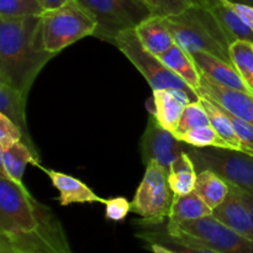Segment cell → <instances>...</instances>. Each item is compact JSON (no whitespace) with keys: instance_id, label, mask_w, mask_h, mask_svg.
<instances>
[{"instance_id":"cell-1","label":"cell","mask_w":253,"mask_h":253,"mask_svg":"<svg viewBox=\"0 0 253 253\" xmlns=\"http://www.w3.org/2000/svg\"><path fill=\"white\" fill-rule=\"evenodd\" d=\"M0 245L17 253H73L61 220L24 183L0 175Z\"/></svg>"},{"instance_id":"cell-2","label":"cell","mask_w":253,"mask_h":253,"mask_svg":"<svg viewBox=\"0 0 253 253\" xmlns=\"http://www.w3.org/2000/svg\"><path fill=\"white\" fill-rule=\"evenodd\" d=\"M54 56L44 48L41 15L0 16V82L27 99L35 79Z\"/></svg>"},{"instance_id":"cell-3","label":"cell","mask_w":253,"mask_h":253,"mask_svg":"<svg viewBox=\"0 0 253 253\" xmlns=\"http://www.w3.org/2000/svg\"><path fill=\"white\" fill-rule=\"evenodd\" d=\"M165 19L174 42L185 52H207L232 64V41L210 10L192 6L182 14Z\"/></svg>"},{"instance_id":"cell-4","label":"cell","mask_w":253,"mask_h":253,"mask_svg":"<svg viewBox=\"0 0 253 253\" xmlns=\"http://www.w3.org/2000/svg\"><path fill=\"white\" fill-rule=\"evenodd\" d=\"M41 26L44 48L57 54L79 40L93 36L98 22L77 0H68L59 7L42 12Z\"/></svg>"},{"instance_id":"cell-5","label":"cell","mask_w":253,"mask_h":253,"mask_svg":"<svg viewBox=\"0 0 253 253\" xmlns=\"http://www.w3.org/2000/svg\"><path fill=\"white\" fill-rule=\"evenodd\" d=\"M197 172L211 170L230 185L253 193V156L244 151L221 147H192L187 151Z\"/></svg>"},{"instance_id":"cell-6","label":"cell","mask_w":253,"mask_h":253,"mask_svg":"<svg viewBox=\"0 0 253 253\" xmlns=\"http://www.w3.org/2000/svg\"><path fill=\"white\" fill-rule=\"evenodd\" d=\"M98 22L93 36L113 42L116 35L128 29H136L147 17L151 10L140 0H77Z\"/></svg>"},{"instance_id":"cell-7","label":"cell","mask_w":253,"mask_h":253,"mask_svg":"<svg viewBox=\"0 0 253 253\" xmlns=\"http://www.w3.org/2000/svg\"><path fill=\"white\" fill-rule=\"evenodd\" d=\"M174 194L168 184L167 173L158 166H146L145 174L131 202V211L141 217L142 224L161 225L168 220Z\"/></svg>"},{"instance_id":"cell-8","label":"cell","mask_w":253,"mask_h":253,"mask_svg":"<svg viewBox=\"0 0 253 253\" xmlns=\"http://www.w3.org/2000/svg\"><path fill=\"white\" fill-rule=\"evenodd\" d=\"M111 43L118 47L119 51L123 52L126 58L145 77L152 90L182 89L197 94L182 78L167 68L157 56L143 47L135 29H128L118 34Z\"/></svg>"},{"instance_id":"cell-9","label":"cell","mask_w":253,"mask_h":253,"mask_svg":"<svg viewBox=\"0 0 253 253\" xmlns=\"http://www.w3.org/2000/svg\"><path fill=\"white\" fill-rule=\"evenodd\" d=\"M168 231H182L220 253H253V241L217 221L212 215L185 221Z\"/></svg>"},{"instance_id":"cell-10","label":"cell","mask_w":253,"mask_h":253,"mask_svg":"<svg viewBox=\"0 0 253 253\" xmlns=\"http://www.w3.org/2000/svg\"><path fill=\"white\" fill-rule=\"evenodd\" d=\"M189 145L177 138L172 131L158 124L151 114L147 126L140 141V153L146 166L153 163L168 174L174 161L187 152Z\"/></svg>"},{"instance_id":"cell-11","label":"cell","mask_w":253,"mask_h":253,"mask_svg":"<svg viewBox=\"0 0 253 253\" xmlns=\"http://www.w3.org/2000/svg\"><path fill=\"white\" fill-rule=\"evenodd\" d=\"M199 96H205L219 104L221 108L232 115L247 121L253 125V94L247 91L230 89L226 86L212 83L202 76L200 88L198 90Z\"/></svg>"},{"instance_id":"cell-12","label":"cell","mask_w":253,"mask_h":253,"mask_svg":"<svg viewBox=\"0 0 253 253\" xmlns=\"http://www.w3.org/2000/svg\"><path fill=\"white\" fill-rule=\"evenodd\" d=\"M198 94L182 89H157L153 90V113L161 126L174 132L178 127L185 106L192 101H198Z\"/></svg>"},{"instance_id":"cell-13","label":"cell","mask_w":253,"mask_h":253,"mask_svg":"<svg viewBox=\"0 0 253 253\" xmlns=\"http://www.w3.org/2000/svg\"><path fill=\"white\" fill-rule=\"evenodd\" d=\"M140 231L136 232V237L146 244H160L177 253H220L202 242L188 236L182 231H168L166 225H146L138 222Z\"/></svg>"},{"instance_id":"cell-14","label":"cell","mask_w":253,"mask_h":253,"mask_svg":"<svg viewBox=\"0 0 253 253\" xmlns=\"http://www.w3.org/2000/svg\"><path fill=\"white\" fill-rule=\"evenodd\" d=\"M190 56L197 68L199 69L200 74L211 81L212 83L230 89L252 93L234 64L207 52H194Z\"/></svg>"},{"instance_id":"cell-15","label":"cell","mask_w":253,"mask_h":253,"mask_svg":"<svg viewBox=\"0 0 253 253\" xmlns=\"http://www.w3.org/2000/svg\"><path fill=\"white\" fill-rule=\"evenodd\" d=\"M212 216L229 229L253 241L251 215L235 185H230L229 195L219 207L212 210Z\"/></svg>"},{"instance_id":"cell-16","label":"cell","mask_w":253,"mask_h":253,"mask_svg":"<svg viewBox=\"0 0 253 253\" xmlns=\"http://www.w3.org/2000/svg\"><path fill=\"white\" fill-rule=\"evenodd\" d=\"M42 169L48 175L53 187L58 190V203L61 207H68L72 204H85V203L105 204L108 200L105 198L99 197L96 193L93 192L91 188H89V185H86L85 183L73 175L63 172H57V170L46 169V168H42Z\"/></svg>"},{"instance_id":"cell-17","label":"cell","mask_w":253,"mask_h":253,"mask_svg":"<svg viewBox=\"0 0 253 253\" xmlns=\"http://www.w3.org/2000/svg\"><path fill=\"white\" fill-rule=\"evenodd\" d=\"M135 30L143 47L157 57L167 52L175 43L166 19L162 16L152 15Z\"/></svg>"},{"instance_id":"cell-18","label":"cell","mask_w":253,"mask_h":253,"mask_svg":"<svg viewBox=\"0 0 253 253\" xmlns=\"http://www.w3.org/2000/svg\"><path fill=\"white\" fill-rule=\"evenodd\" d=\"M41 168L40 156L35 153L24 141L15 143L6 150L0 151V175L22 183L26 166Z\"/></svg>"},{"instance_id":"cell-19","label":"cell","mask_w":253,"mask_h":253,"mask_svg":"<svg viewBox=\"0 0 253 253\" xmlns=\"http://www.w3.org/2000/svg\"><path fill=\"white\" fill-rule=\"evenodd\" d=\"M26 101L27 99L14 86L0 82V114L9 118L14 124L19 126L24 135V142L39 155L30 136L26 121Z\"/></svg>"},{"instance_id":"cell-20","label":"cell","mask_w":253,"mask_h":253,"mask_svg":"<svg viewBox=\"0 0 253 253\" xmlns=\"http://www.w3.org/2000/svg\"><path fill=\"white\" fill-rule=\"evenodd\" d=\"M210 215H212V210L195 192L185 195H174L172 210L166 226L172 229L185 221L203 219Z\"/></svg>"},{"instance_id":"cell-21","label":"cell","mask_w":253,"mask_h":253,"mask_svg":"<svg viewBox=\"0 0 253 253\" xmlns=\"http://www.w3.org/2000/svg\"><path fill=\"white\" fill-rule=\"evenodd\" d=\"M158 58L162 61V63L167 68H169L173 73L182 78L198 94V90L200 88V82H202V74L195 66L192 56L188 52H185L182 47L174 43L167 52L161 54Z\"/></svg>"},{"instance_id":"cell-22","label":"cell","mask_w":253,"mask_h":253,"mask_svg":"<svg viewBox=\"0 0 253 253\" xmlns=\"http://www.w3.org/2000/svg\"><path fill=\"white\" fill-rule=\"evenodd\" d=\"M210 11L214 15L215 19L219 21L220 26L226 32V35L232 42L236 41V40L253 42L252 30L240 16L239 12L234 9L230 0L216 5L212 9H210Z\"/></svg>"},{"instance_id":"cell-23","label":"cell","mask_w":253,"mask_h":253,"mask_svg":"<svg viewBox=\"0 0 253 253\" xmlns=\"http://www.w3.org/2000/svg\"><path fill=\"white\" fill-rule=\"evenodd\" d=\"M198 172L194 162L187 152H183L168 172V184L174 195H185L194 192Z\"/></svg>"},{"instance_id":"cell-24","label":"cell","mask_w":253,"mask_h":253,"mask_svg":"<svg viewBox=\"0 0 253 253\" xmlns=\"http://www.w3.org/2000/svg\"><path fill=\"white\" fill-rule=\"evenodd\" d=\"M194 192L207 203L211 210L219 207L230 193L229 183L211 170L198 173Z\"/></svg>"},{"instance_id":"cell-25","label":"cell","mask_w":253,"mask_h":253,"mask_svg":"<svg viewBox=\"0 0 253 253\" xmlns=\"http://www.w3.org/2000/svg\"><path fill=\"white\" fill-rule=\"evenodd\" d=\"M199 100L200 103L203 104V106L205 108V110H207L210 119V124H211L212 127L217 131V133H219L225 141H227L234 150L244 151V143H242L241 140L237 137L236 132H235L234 130V126H232L226 111H225L219 104L210 100L209 98L200 96Z\"/></svg>"},{"instance_id":"cell-26","label":"cell","mask_w":253,"mask_h":253,"mask_svg":"<svg viewBox=\"0 0 253 253\" xmlns=\"http://www.w3.org/2000/svg\"><path fill=\"white\" fill-rule=\"evenodd\" d=\"M232 64L253 93V42L236 40L230 44Z\"/></svg>"},{"instance_id":"cell-27","label":"cell","mask_w":253,"mask_h":253,"mask_svg":"<svg viewBox=\"0 0 253 253\" xmlns=\"http://www.w3.org/2000/svg\"><path fill=\"white\" fill-rule=\"evenodd\" d=\"M177 138L183 141L192 147H221V148H232L227 141H225L217 131L211 125L200 126V127L192 128L185 132L178 133ZM234 150V148H232Z\"/></svg>"},{"instance_id":"cell-28","label":"cell","mask_w":253,"mask_h":253,"mask_svg":"<svg viewBox=\"0 0 253 253\" xmlns=\"http://www.w3.org/2000/svg\"><path fill=\"white\" fill-rule=\"evenodd\" d=\"M208 125H211V124H210L209 115H208L203 104L200 103V100L192 101V103H189L185 106L182 118L179 120V124H178L177 130L173 133L178 135V133L185 132V131L192 130V128Z\"/></svg>"},{"instance_id":"cell-29","label":"cell","mask_w":253,"mask_h":253,"mask_svg":"<svg viewBox=\"0 0 253 253\" xmlns=\"http://www.w3.org/2000/svg\"><path fill=\"white\" fill-rule=\"evenodd\" d=\"M39 0H0V16L20 17L42 15Z\"/></svg>"},{"instance_id":"cell-30","label":"cell","mask_w":253,"mask_h":253,"mask_svg":"<svg viewBox=\"0 0 253 253\" xmlns=\"http://www.w3.org/2000/svg\"><path fill=\"white\" fill-rule=\"evenodd\" d=\"M148 9L152 15L168 17L179 15L192 7L190 0H140Z\"/></svg>"},{"instance_id":"cell-31","label":"cell","mask_w":253,"mask_h":253,"mask_svg":"<svg viewBox=\"0 0 253 253\" xmlns=\"http://www.w3.org/2000/svg\"><path fill=\"white\" fill-rule=\"evenodd\" d=\"M20 141H24V135L19 126L0 114V151L6 150Z\"/></svg>"},{"instance_id":"cell-32","label":"cell","mask_w":253,"mask_h":253,"mask_svg":"<svg viewBox=\"0 0 253 253\" xmlns=\"http://www.w3.org/2000/svg\"><path fill=\"white\" fill-rule=\"evenodd\" d=\"M104 205H105V217L111 221H123L131 211V202L124 197L108 199Z\"/></svg>"},{"instance_id":"cell-33","label":"cell","mask_w":253,"mask_h":253,"mask_svg":"<svg viewBox=\"0 0 253 253\" xmlns=\"http://www.w3.org/2000/svg\"><path fill=\"white\" fill-rule=\"evenodd\" d=\"M231 5L234 6V9L239 12L240 16L244 19V21L249 25L253 34V6L252 5L244 4V2H237V1H231Z\"/></svg>"},{"instance_id":"cell-34","label":"cell","mask_w":253,"mask_h":253,"mask_svg":"<svg viewBox=\"0 0 253 253\" xmlns=\"http://www.w3.org/2000/svg\"><path fill=\"white\" fill-rule=\"evenodd\" d=\"M226 1V0H190L193 6H198V7H203V9H212L216 5L221 4V2Z\"/></svg>"},{"instance_id":"cell-35","label":"cell","mask_w":253,"mask_h":253,"mask_svg":"<svg viewBox=\"0 0 253 253\" xmlns=\"http://www.w3.org/2000/svg\"><path fill=\"white\" fill-rule=\"evenodd\" d=\"M236 188H237V187H236ZM237 189H239L240 195H241V198H242V199H244L245 204H246L247 209H249L250 215H251L252 224H253V193L245 192V190L240 189V188H237Z\"/></svg>"},{"instance_id":"cell-36","label":"cell","mask_w":253,"mask_h":253,"mask_svg":"<svg viewBox=\"0 0 253 253\" xmlns=\"http://www.w3.org/2000/svg\"><path fill=\"white\" fill-rule=\"evenodd\" d=\"M39 1H40V4H41L43 11H46V10H51V9H56V7H59L61 5L66 4L68 0H39Z\"/></svg>"},{"instance_id":"cell-37","label":"cell","mask_w":253,"mask_h":253,"mask_svg":"<svg viewBox=\"0 0 253 253\" xmlns=\"http://www.w3.org/2000/svg\"><path fill=\"white\" fill-rule=\"evenodd\" d=\"M148 247H150L152 253H177L175 251H173V250L168 249V247L160 244H148Z\"/></svg>"},{"instance_id":"cell-38","label":"cell","mask_w":253,"mask_h":253,"mask_svg":"<svg viewBox=\"0 0 253 253\" xmlns=\"http://www.w3.org/2000/svg\"><path fill=\"white\" fill-rule=\"evenodd\" d=\"M247 153H250V155H252V156H253V147L249 148V150H247Z\"/></svg>"}]
</instances>
